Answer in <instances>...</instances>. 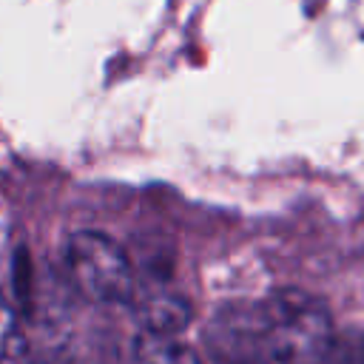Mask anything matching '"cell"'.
<instances>
[{"label":"cell","mask_w":364,"mask_h":364,"mask_svg":"<svg viewBox=\"0 0 364 364\" xmlns=\"http://www.w3.org/2000/svg\"><path fill=\"white\" fill-rule=\"evenodd\" d=\"M327 364H364V333H344L336 336Z\"/></svg>","instance_id":"obj_7"},{"label":"cell","mask_w":364,"mask_h":364,"mask_svg":"<svg viewBox=\"0 0 364 364\" xmlns=\"http://www.w3.org/2000/svg\"><path fill=\"white\" fill-rule=\"evenodd\" d=\"M134 350L139 364H202L199 353L191 344L176 341L173 336L165 333L142 330L134 341Z\"/></svg>","instance_id":"obj_5"},{"label":"cell","mask_w":364,"mask_h":364,"mask_svg":"<svg viewBox=\"0 0 364 364\" xmlns=\"http://www.w3.org/2000/svg\"><path fill=\"white\" fill-rule=\"evenodd\" d=\"M205 350L213 364H273L262 310L225 307L205 330Z\"/></svg>","instance_id":"obj_3"},{"label":"cell","mask_w":364,"mask_h":364,"mask_svg":"<svg viewBox=\"0 0 364 364\" xmlns=\"http://www.w3.org/2000/svg\"><path fill=\"white\" fill-rule=\"evenodd\" d=\"M259 310L276 361L327 364L336 333L324 301L301 290H279Z\"/></svg>","instance_id":"obj_1"},{"label":"cell","mask_w":364,"mask_h":364,"mask_svg":"<svg viewBox=\"0 0 364 364\" xmlns=\"http://www.w3.org/2000/svg\"><path fill=\"white\" fill-rule=\"evenodd\" d=\"M136 318H139L142 330L176 336L191 324L193 310L185 296L171 293V290H156L136 304Z\"/></svg>","instance_id":"obj_4"},{"label":"cell","mask_w":364,"mask_h":364,"mask_svg":"<svg viewBox=\"0 0 364 364\" xmlns=\"http://www.w3.org/2000/svg\"><path fill=\"white\" fill-rule=\"evenodd\" d=\"M65 264L74 287L102 304H122L134 299V264L122 245L100 230H77L65 245Z\"/></svg>","instance_id":"obj_2"},{"label":"cell","mask_w":364,"mask_h":364,"mask_svg":"<svg viewBox=\"0 0 364 364\" xmlns=\"http://www.w3.org/2000/svg\"><path fill=\"white\" fill-rule=\"evenodd\" d=\"M28 361V336L17 310L0 296V364H26Z\"/></svg>","instance_id":"obj_6"}]
</instances>
